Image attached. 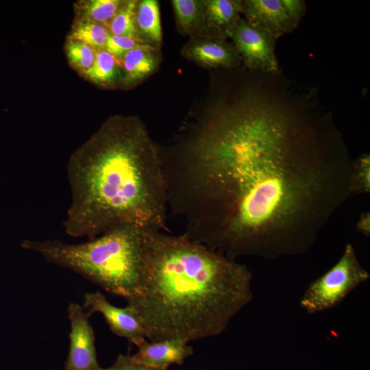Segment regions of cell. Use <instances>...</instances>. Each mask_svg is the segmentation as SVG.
I'll return each instance as SVG.
<instances>
[{
	"instance_id": "1",
	"label": "cell",
	"mask_w": 370,
	"mask_h": 370,
	"mask_svg": "<svg viewBox=\"0 0 370 370\" xmlns=\"http://www.w3.org/2000/svg\"><path fill=\"white\" fill-rule=\"evenodd\" d=\"M160 157L184 234L233 260L308 252L352 196L353 160L334 129L281 109L212 110Z\"/></svg>"
},
{
	"instance_id": "2",
	"label": "cell",
	"mask_w": 370,
	"mask_h": 370,
	"mask_svg": "<svg viewBox=\"0 0 370 370\" xmlns=\"http://www.w3.org/2000/svg\"><path fill=\"white\" fill-rule=\"evenodd\" d=\"M248 267L194 241L145 229L139 278L126 299L151 341L222 333L253 299Z\"/></svg>"
},
{
	"instance_id": "3",
	"label": "cell",
	"mask_w": 370,
	"mask_h": 370,
	"mask_svg": "<svg viewBox=\"0 0 370 370\" xmlns=\"http://www.w3.org/2000/svg\"><path fill=\"white\" fill-rule=\"evenodd\" d=\"M71 201L63 227L89 240L135 225L168 232L160 147L134 116H114L70 156Z\"/></svg>"
},
{
	"instance_id": "4",
	"label": "cell",
	"mask_w": 370,
	"mask_h": 370,
	"mask_svg": "<svg viewBox=\"0 0 370 370\" xmlns=\"http://www.w3.org/2000/svg\"><path fill=\"white\" fill-rule=\"evenodd\" d=\"M144 230L124 225L83 243L25 239L21 246L127 299L133 295L139 278Z\"/></svg>"
},
{
	"instance_id": "5",
	"label": "cell",
	"mask_w": 370,
	"mask_h": 370,
	"mask_svg": "<svg viewBox=\"0 0 370 370\" xmlns=\"http://www.w3.org/2000/svg\"><path fill=\"white\" fill-rule=\"evenodd\" d=\"M369 278L354 246L347 243L338 260L308 284L299 299V306L309 314L335 308Z\"/></svg>"
},
{
	"instance_id": "6",
	"label": "cell",
	"mask_w": 370,
	"mask_h": 370,
	"mask_svg": "<svg viewBox=\"0 0 370 370\" xmlns=\"http://www.w3.org/2000/svg\"><path fill=\"white\" fill-rule=\"evenodd\" d=\"M228 38L240 55L244 64L251 70L273 73L278 70L275 55L277 38L251 25L245 18L236 23Z\"/></svg>"
},
{
	"instance_id": "7",
	"label": "cell",
	"mask_w": 370,
	"mask_h": 370,
	"mask_svg": "<svg viewBox=\"0 0 370 370\" xmlns=\"http://www.w3.org/2000/svg\"><path fill=\"white\" fill-rule=\"evenodd\" d=\"M70 321L69 350L64 363L65 370H101L97 358L95 334L89 316L77 303L67 308Z\"/></svg>"
},
{
	"instance_id": "8",
	"label": "cell",
	"mask_w": 370,
	"mask_h": 370,
	"mask_svg": "<svg viewBox=\"0 0 370 370\" xmlns=\"http://www.w3.org/2000/svg\"><path fill=\"white\" fill-rule=\"evenodd\" d=\"M84 307L89 317L95 312L101 313L110 330L130 343L138 346L146 339L141 321L130 305L123 308L115 306L102 293L96 291L84 295Z\"/></svg>"
},
{
	"instance_id": "9",
	"label": "cell",
	"mask_w": 370,
	"mask_h": 370,
	"mask_svg": "<svg viewBox=\"0 0 370 370\" xmlns=\"http://www.w3.org/2000/svg\"><path fill=\"white\" fill-rule=\"evenodd\" d=\"M242 14L251 25L277 39L295 29L280 0L243 1Z\"/></svg>"
},
{
	"instance_id": "10",
	"label": "cell",
	"mask_w": 370,
	"mask_h": 370,
	"mask_svg": "<svg viewBox=\"0 0 370 370\" xmlns=\"http://www.w3.org/2000/svg\"><path fill=\"white\" fill-rule=\"evenodd\" d=\"M132 356L135 361L153 367L165 368L173 364L182 365L193 355V348L181 338H166L155 341L145 340L137 346Z\"/></svg>"
},
{
	"instance_id": "11",
	"label": "cell",
	"mask_w": 370,
	"mask_h": 370,
	"mask_svg": "<svg viewBox=\"0 0 370 370\" xmlns=\"http://www.w3.org/2000/svg\"><path fill=\"white\" fill-rule=\"evenodd\" d=\"M184 53L186 58L206 67L232 69L242 60L233 44L207 37L190 42Z\"/></svg>"
},
{
	"instance_id": "12",
	"label": "cell",
	"mask_w": 370,
	"mask_h": 370,
	"mask_svg": "<svg viewBox=\"0 0 370 370\" xmlns=\"http://www.w3.org/2000/svg\"><path fill=\"white\" fill-rule=\"evenodd\" d=\"M243 1H204V32L207 38L226 40L241 18Z\"/></svg>"
},
{
	"instance_id": "13",
	"label": "cell",
	"mask_w": 370,
	"mask_h": 370,
	"mask_svg": "<svg viewBox=\"0 0 370 370\" xmlns=\"http://www.w3.org/2000/svg\"><path fill=\"white\" fill-rule=\"evenodd\" d=\"M123 82L126 85L134 84L151 74L159 63L156 47L140 44L127 51L120 60Z\"/></svg>"
},
{
	"instance_id": "14",
	"label": "cell",
	"mask_w": 370,
	"mask_h": 370,
	"mask_svg": "<svg viewBox=\"0 0 370 370\" xmlns=\"http://www.w3.org/2000/svg\"><path fill=\"white\" fill-rule=\"evenodd\" d=\"M135 25L140 41L157 48L162 42L160 9L157 1H138L135 10Z\"/></svg>"
},
{
	"instance_id": "15",
	"label": "cell",
	"mask_w": 370,
	"mask_h": 370,
	"mask_svg": "<svg viewBox=\"0 0 370 370\" xmlns=\"http://www.w3.org/2000/svg\"><path fill=\"white\" fill-rule=\"evenodd\" d=\"M178 29L185 34L204 32V1H171Z\"/></svg>"
},
{
	"instance_id": "16",
	"label": "cell",
	"mask_w": 370,
	"mask_h": 370,
	"mask_svg": "<svg viewBox=\"0 0 370 370\" xmlns=\"http://www.w3.org/2000/svg\"><path fill=\"white\" fill-rule=\"evenodd\" d=\"M119 60L105 49H96L95 62L84 75L95 84L108 86L123 80Z\"/></svg>"
},
{
	"instance_id": "17",
	"label": "cell",
	"mask_w": 370,
	"mask_h": 370,
	"mask_svg": "<svg viewBox=\"0 0 370 370\" xmlns=\"http://www.w3.org/2000/svg\"><path fill=\"white\" fill-rule=\"evenodd\" d=\"M125 1L88 0L75 4L78 19L86 20L108 27Z\"/></svg>"
},
{
	"instance_id": "18",
	"label": "cell",
	"mask_w": 370,
	"mask_h": 370,
	"mask_svg": "<svg viewBox=\"0 0 370 370\" xmlns=\"http://www.w3.org/2000/svg\"><path fill=\"white\" fill-rule=\"evenodd\" d=\"M109 35L110 32L104 25L77 19L68 38L82 41L95 49H104Z\"/></svg>"
},
{
	"instance_id": "19",
	"label": "cell",
	"mask_w": 370,
	"mask_h": 370,
	"mask_svg": "<svg viewBox=\"0 0 370 370\" xmlns=\"http://www.w3.org/2000/svg\"><path fill=\"white\" fill-rule=\"evenodd\" d=\"M137 3L138 1L135 0L125 1L107 27L111 34L130 36L140 41L135 25V10Z\"/></svg>"
},
{
	"instance_id": "20",
	"label": "cell",
	"mask_w": 370,
	"mask_h": 370,
	"mask_svg": "<svg viewBox=\"0 0 370 370\" xmlns=\"http://www.w3.org/2000/svg\"><path fill=\"white\" fill-rule=\"evenodd\" d=\"M65 49L69 62L82 74L95 62L96 49L82 41L68 38Z\"/></svg>"
},
{
	"instance_id": "21",
	"label": "cell",
	"mask_w": 370,
	"mask_h": 370,
	"mask_svg": "<svg viewBox=\"0 0 370 370\" xmlns=\"http://www.w3.org/2000/svg\"><path fill=\"white\" fill-rule=\"evenodd\" d=\"M352 195L370 193V155L362 153L352 161L349 178Z\"/></svg>"
},
{
	"instance_id": "22",
	"label": "cell",
	"mask_w": 370,
	"mask_h": 370,
	"mask_svg": "<svg viewBox=\"0 0 370 370\" xmlns=\"http://www.w3.org/2000/svg\"><path fill=\"white\" fill-rule=\"evenodd\" d=\"M140 44L144 43L133 37L116 36L110 33L104 49L121 60L127 51Z\"/></svg>"
},
{
	"instance_id": "23",
	"label": "cell",
	"mask_w": 370,
	"mask_h": 370,
	"mask_svg": "<svg viewBox=\"0 0 370 370\" xmlns=\"http://www.w3.org/2000/svg\"><path fill=\"white\" fill-rule=\"evenodd\" d=\"M165 368H157L139 363L130 355L120 354L114 364L108 368H101V370H167Z\"/></svg>"
},
{
	"instance_id": "24",
	"label": "cell",
	"mask_w": 370,
	"mask_h": 370,
	"mask_svg": "<svg viewBox=\"0 0 370 370\" xmlns=\"http://www.w3.org/2000/svg\"><path fill=\"white\" fill-rule=\"evenodd\" d=\"M285 12L295 28L304 17L306 7L303 0H280Z\"/></svg>"
},
{
	"instance_id": "25",
	"label": "cell",
	"mask_w": 370,
	"mask_h": 370,
	"mask_svg": "<svg viewBox=\"0 0 370 370\" xmlns=\"http://www.w3.org/2000/svg\"><path fill=\"white\" fill-rule=\"evenodd\" d=\"M357 232L366 237L370 236V212L369 211L362 212L356 223Z\"/></svg>"
}]
</instances>
